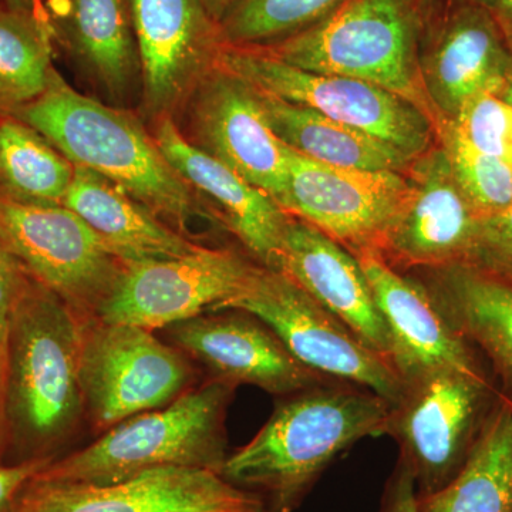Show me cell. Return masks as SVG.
Wrapping results in <instances>:
<instances>
[{"instance_id":"1","label":"cell","mask_w":512,"mask_h":512,"mask_svg":"<svg viewBox=\"0 0 512 512\" xmlns=\"http://www.w3.org/2000/svg\"><path fill=\"white\" fill-rule=\"evenodd\" d=\"M82 316L28 278L10 322L0 397L3 463L57 458L86 421Z\"/></svg>"},{"instance_id":"2","label":"cell","mask_w":512,"mask_h":512,"mask_svg":"<svg viewBox=\"0 0 512 512\" xmlns=\"http://www.w3.org/2000/svg\"><path fill=\"white\" fill-rule=\"evenodd\" d=\"M390 412L392 403L372 390L328 379L281 397L254 439L228 454L221 476L262 491L272 512H291L343 451L386 433Z\"/></svg>"},{"instance_id":"3","label":"cell","mask_w":512,"mask_h":512,"mask_svg":"<svg viewBox=\"0 0 512 512\" xmlns=\"http://www.w3.org/2000/svg\"><path fill=\"white\" fill-rule=\"evenodd\" d=\"M12 116L36 128L77 167L119 185L185 237L188 224L202 214L190 185L133 114L76 92L57 70L45 93Z\"/></svg>"},{"instance_id":"4","label":"cell","mask_w":512,"mask_h":512,"mask_svg":"<svg viewBox=\"0 0 512 512\" xmlns=\"http://www.w3.org/2000/svg\"><path fill=\"white\" fill-rule=\"evenodd\" d=\"M235 389L234 384L211 377L168 406L121 421L89 446L55 458L36 477L113 484L170 466L221 474L228 457L225 419Z\"/></svg>"},{"instance_id":"5","label":"cell","mask_w":512,"mask_h":512,"mask_svg":"<svg viewBox=\"0 0 512 512\" xmlns=\"http://www.w3.org/2000/svg\"><path fill=\"white\" fill-rule=\"evenodd\" d=\"M271 53L306 72L382 87L431 114L414 66L412 23L400 0H348Z\"/></svg>"},{"instance_id":"6","label":"cell","mask_w":512,"mask_h":512,"mask_svg":"<svg viewBox=\"0 0 512 512\" xmlns=\"http://www.w3.org/2000/svg\"><path fill=\"white\" fill-rule=\"evenodd\" d=\"M194 382L190 357L153 330L97 316L83 320L80 384L86 421L100 434L168 406Z\"/></svg>"},{"instance_id":"7","label":"cell","mask_w":512,"mask_h":512,"mask_svg":"<svg viewBox=\"0 0 512 512\" xmlns=\"http://www.w3.org/2000/svg\"><path fill=\"white\" fill-rule=\"evenodd\" d=\"M264 322L313 372L372 390L394 404L404 382L392 362L362 342L284 272L259 264L248 284L221 309Z\"/></svg>"},{"instance_id":"8","label":"cell","mask_w":512,"mask_h":512,"mask_svg":"<svg viewBox=\"0 0 512 512\" xmlns=\"http://www.w3.org/2000/svg\"><path fill=\"white\" fill-rule=\"evenodd\" d=\"M214 67L238 77L258 92L357 128L412 160L423 156L431 144L429 117L382 87L348 77L306 72L271 52L238 47L218 50Z\"/></svg>"},{"instance_id":"9","label":"cell","mask_w":512,"mask_h":512,"mask_svg":"<svg viewBox=\"0 0 512 512\" xmlns=\"http://www.w3.org/2000/svg\"><path fill=\"white\" fill-rule=\"evenodd\" d=\"M498 399L484 372L440 369L404 383L384 434L402 447L420 497L456 476Z\"/></svg>"},{"instance_id":"10","label":"cell","mask_w":512,"mask_h":512,"mask_svg":"<svg viewBox=\"0 0 512 512\" xmlns=\"http://www.w3.org/2000/svg\"><path fill=\"white\" fill-rule=\"evenodd\" d=\"M0 241L23 271L82 318L96 316L126 265L69 208L0 198Z\"/></svg>"},{"instance_id":"11","label":"cell","mask_w":512,"mask_h":512,"mask_svg":"<svg viewBox=\"0 0 512 512\" xmlns=\"http://www.w3.org/2000/svg\"><path fill=\"white\" fill-rule=\"evenodd\" d=\"M254 262L231 249L201 247L190 254L126 266L97 318L164 330L220 312L248 284Z\"/></svg>"},{"instance_id":"12","label":"cell","mask_w":512,"mask_h":512,"mask_svg":"<svg viewBox=\"0 0 512 512\" xmlns=\"http://www.w3.org/2000/svg\"><path fill=\"white\" fill-rule=\"evenodd\" d=\"M409 192V181L399 173L333 167L288 147L282 210L318 228L353 255L369 249L382 252Z\"/></svg>"},{"instance_id":"13","label":"cell","mask_w":512,"mask_h":512,"mask_svg":"<svg viewBox=\"0 0 512 512\" xmlns=\"http://www.w3.org/2000/svg\"><path fill=\"white\" fill-rule=\"evenodd\" d=\"M13 512H265V505L214 471L170 466L113 484L35 477Z\"/></svg>"},{"instance_id":"14","label":"cell","mask_w":512,"mask_h":512,"mask_svg":"<svg viewBox=\"0 0 512 512\" xmlns=\"http://www.w3.org/2000/svg\"><path fill=\"white\" fill-rule=\"evenodd\" d=\"M188 100L192 144L281 207L288 188V147L269 126L254 87L214 67Z\"/></svg>"},{"instance_id":"15","label":"cell","mask_w":512,"mask_h":512,"mask_svg":"<svg viewBox=\"0 0 512 512\" xmlns=\"http://www.w3.org/2000/svg\"><path fill=\"white\" fill-rule=\"evenodd\" d=\"M164 332L171 345L207 367L212 377L237 387L252 384L285 397L328 380L303 366L264 322L247 312L205 313Z\"/></svg>"},{"instance_id":"16","label":"cell","mask_w":512,"mask_h":512,"mask_svg":"<svg viewBox=\"0 0 512 512\" xmlns=\"http://www.w3.org/2000/svg\"><path fill=\"white\" fill-rule=\"evenodd\" d=\"M144 106L171 117L214 69L218 50L200 0H128Z\"/></svg>"},{"instance_id":"17","label":"cell","mask_w":512,"mask_h":512,"mask_svg":"<svg viewBox=\"0 0 512 512\" xmlns=\"http://www.w3.org/2000/svg\"><path fill=\"white\" fill-rule=\"evenodd\" d=\"M392 338V363L403 382L440 369L483 372L474 350L451 326L431 293L400 275L380 252H357Z\"/></svg>"},{"instance_id":"18","label":"cell","mask_w":512,"mask_h":512,"mask_svg":"<svg viewBox=\"0 0 512 512\" xmlns=\"http://www.w3.org/2000/svg\"><path fill=\"white\" fill-rule=\"evenodd\" d=\"M478 227L480 217L458 187L447 153L437 151L416 168L407 200L380 254L407 266L467 265Z\"/></svg>"},{"instance_id":"19","label":"cell","mask_w":512,"mask_h":512,"mask_svg":"<svg viewBox=\"0 0 512 512\" xmlns=\"http://www.w3.org/2000/svg\"><path fill=\"white\" fill-rule=\"evenodd\" d=\"M275 269L288 275L357 338L392 362L389 329L365 272L349 249L289 215Z\"/></svg>"},{"instance_id":"20","label":"cell","mask_w":512,"mask_h":512,"mask_svg":"<svg viewBox=\"0 0 512 512\" xmlns=\"http://www.w3.org/2000/svg\"><path fill=\"white\" fill-rule=\"evenodd\" d=\"M154 138L185 183L215 205L222 224L259 264L275 269L289 215L227 164L194 146L175 126L173 117L158 119Z\"/></svg>"},{"instance_id":"21","label":"cell","mask_w":512,"mask_h":512,"mask_svg":"<svg viewBox=\"0 0 512 512\" xmlns=\"http://www.w3.org/2000/svg\"><path fill=\"white\" fill-rule=\"evenodd\" d=\"M63 207L79 215L126 266L177 258L201 247L119 185L77 165Z\"/></svg>"},{"instance_id":"22","label":"cell","mask_w":512,"mask_h":512,"mask_svg":"<svg viewBox=\"0 0 512 512\" xmlns=\"http://www.w3.org/2000/svg\"><path fill=\"white\" fill-rule=\"evenodd\" d=\"M454 329L480 349L512 402V282L473 265L444 268L430 292Z\"/></svg>"},{"instance_id":"23","label":"cell","mask_w":512,"mask_h":512,"mask_svg":"<svg viewBox=\"0 0 512 512\" xmlns=\"http://www.w3.org/2000/svg\"><path fill=\"white\" fill-rule=\"evenodd\" d=\"M256 93L276 137L309 160L350 170L393 173L412 161L402 151L357 128L271 94Z\"/></svg>"},{"instance_id":"24","label":"cell","mask_w":512,"mask_h":512,"mask_svg":"<svg viewBox=\"0 0 512 512\" xmlns=\"http://www.w3.org/2000/svg\"><path fill=\"white\" fill-rule=\"evenodd\" d=\"M421 512H512V402L501 396L456 476L419 495Z\"/></svg>"},{"instance_id":"25","label":"cell","mask_w":512,"mask_h":512,"mask_svg":"<svg viewBox=\"0 0 512 512\" xmlns=\"http://www.w3.org/2000/svg\"><path fill=\"white\" fill-rule=\"evenodd\" d=\"M511 67L490 20L480 13H468L448 29L434 53L430 67L434 94L441 107L456 116L478 96H498Z\"/></svg>"},{"instance_id":"26","label":"cell","mask_w":512,"mask_h":512,"mask_svg":"<svg viewBox=\"0 0 512 512\" xmlns=\"http://www.w3.org/2000/svg\"><path fill=\"white\" fill-rule=\"evenodd\" d=\"M76 165L42 133L10 114H0V198L29 207H59Z\"/></svg>"},{"instance_id":"27","label":"cell","mask_w":512,"mask_h":512,"mask_svg":"<svg viewBox=\"0 0 512 512\" xmlns=\"http://www.w3.org/2000/svg\"><path fill=\"white\" fill-rule=\"evenodd\" d=\"M70 42L97 82L114 97L140 70L130 8L124 0H69Z\"/></svg>"},{"instance_id":"28","label":"cell","mask_w":512,"mask_h":512,"mask_svg":"<svg viewBox=\"0 0 512 512\" xmlns=\"http://www.w3.org/2000/svg\"><path fill=\"white\" fill-rule=\"evenodd\" d=\"M56 72L45 15L0 3V114H15L42 96Z\"/></svg>"},{"instance_id":"29","label":"cell","mask_w":512,"mask_h":512,"mask_svg":"<svg viewBox=\"0 0 512 512\" xmlns=\"http://www.w3.org/2000/svg\"><path fill=\"white\" fill-rule=\"evenodd\" d=\"M447 156L458 187L478 217L512 205V167L448 134Z\"/></svg>"},{"instance_id":"30","label":"cell","mask_w":512,"mask_h":512,"mask_svg":"<svg viewBox=\"0 0 512 512\" xmlns=\"http://www.w3.org/2000/svg\"><path fill=\"white\" fill-rule=\"evenodd\" d=\"M343 0H241L228 16L224 35L234 43L261 42L301 28Z\"/></svg>"},{"instance_id":"31","label":"cell","mask_w":512,"mask_h":512,"mask_svg":"<svg viewBox=\"0 0 512 512\" xmlns=\"http://www.w3.org/2000/svg\"><path fill=\"white\" fill-rule=\"evenodd\" d=\"M451 134L480 153L512 167V106L497 94H484L464 104Z\"/></svg>"},{"instance_id":"32","label":"cell","mask_w":512,"mask_h":512,"mask_svg":"<svg viewBox=\"0 0 512 512\" xmlns=\"http://www.w3.org/2000/svg\"><path fill=\"white\" fill-rule=\"evenodd\" d=\"M512 282V205L480 218L470 264Z\"/></svg>"},{"instance_id":"33","label":"cell","mask_w":512,"mask_h":512,"mask_svg":"<svg viewBox=\"0 0 512 512\" xmlns=\"http://www.w3.org/2000/svg\"><path fill=\"white\" fill-rule=\"evenodd\" d=\"M28 278L29 275L23 271L19 262L0 241V397H2L3 376H5L10 322H12L16 302Z\"/></svg>"},{"instance_id":"34","label":"cell","mask_w":512,"mask_h":512,"mask_svg":"<svg viewBox=\"0 0 512 512\" xmlns=\"http://www.w3.org/2000/svg\"><path fill=\"white\" fill-rule=\"evenodd\" d=\"M55 458L23 461L18 464L0 463V512H13L20 494Z\"/></svg>"},{"instance_id":"35","label":"cell","mask_w":512,"mask_h":512,"mask_svg":"<svg viewBox=\"0 0 512 512\" xmlns=\"http://www.w3.org/2000/svg\"><path fill=\"white\" fill-rule=\"evenodd\" d=\"M383 512H421L416 478L403 460L389 485Z\"/></svg>"},{"instance_id":"36","label":"cell","mask_w":512,"mask_h":512,"mask_svg":"<svg viewBox=\"0 0 512 512\" xmlns=\"http://www.w3.org/2000/svg\"><path fill=\"white\" fill-rule=\"evenodd\" d=\"M0 3H2V5L9 6V8L12 9L43 15L42 3H40V0H0Z\"/></svg>"},{"instance_id":"37","label":"cell","mask_w":512,"mask_h":512,"mask_svg":"<svg viewBox=\"0 0 512 512\" xmlns=\"http://www.w3.org/2000/svg\"><path fill=\"white\" fill-rule=\"evenodd\" d=\"M495 8H497L498 15L503 20L505 28L512 32V0H497Z\"/></svg>"},{"instance_id":"38","label":"cell","mask_w":512,"mask_h":512,"mask_svg":"<svg viewBox=\"0 0 512 512\" xmlns=\"http://www.w3.org/2000/svg\"><path fill=\"white\" fill-rule=\"evenodd\" d=\"M503 99L507 101L508 104H511L512 106V67L510 76H508L507 84H505L504 90H503Z\"/></svg>"},{"instance_id":"39","label":"cell","mask_w":512,"mask_h":512,"mask_svg":"<svg viewBox=\"0 0 512 512\" xmlns=\"http://www.w3.org/2000/svg\"><path fill=\"white\" fill-rule=\"evenodd\" d=\"M0 463H3L2 429H0Z\"/></svg>"},{"instance_id":"40","label":"cell","mask_w":512,"mask_h":512,"mask_svg":"<svg viewBox=\"0 0 512 512\" xmlns=\"http://www.w3.org/2000/svg\"><path fill=\"white\" fill-rule=\"evenodd\" d=\"M481 3H484L485 6H493L495 8V3L497 0H480Z\"/></svg>"},{"instance_id":"41","label":"cell","mask_w":512,"mask_h":512,"mask_svg":"<svg viewBox=\"0 0 512 512\" xmlns=\"http://www.w3.org/2000/svg\"><path fill=\"white\" fill-rule=\"evenodd\" d=\"M215 3H225L228 2V0H214Z\"/></svg>"}]
</instances>
